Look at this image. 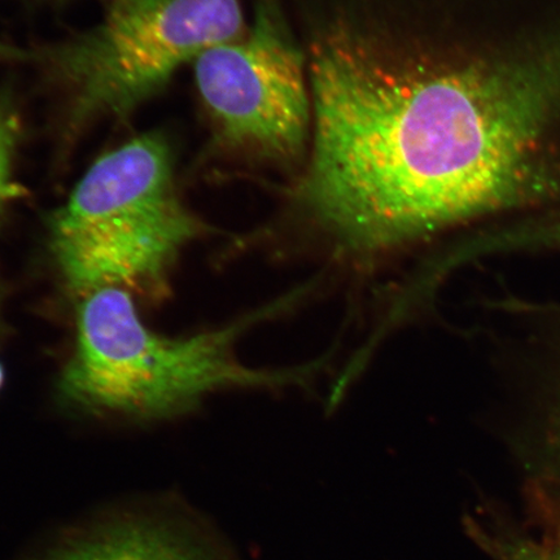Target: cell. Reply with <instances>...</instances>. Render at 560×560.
I'll use <instances>...</instances> for the list:
<instances>
[{"mask_svg":"<svg viewBox=\"0 0 560 560\" xmlns=\"http://www.w3.org/2000/svg\"><path fill=\"white\" fill-rule=\"evenodd\" d=\"M310 170L278 229V260L373 275L459 229L560 205L548 140L560 115V32L524 50L453 56L360 26L307 61Z\"/></svg>","mask_w":560,"mask_h":560,"instance_id":"cell-1","label":"cell"},{"mask_svg":"<svg viewBox=\"0 0 560 560\" xmlns=\"http://www.w3.org/2000/svg\"><path fill=\"white\" fill-rule=\"evenodd\" d=\"M307 283L234 324L184 339L164 338L140 320L129 292L104 287L85 295L77 320V347L61 380L62 395L91 410L166 417L225 389L303 387L325 360L262 369L245 365L236 341L252 326L312 295Z\"/></svg>","mask_w":560,"mask_h":560,"instance_id":"cell-2","label":"cell"},{"mask_svg":"<svg viewBox=\"0 0 560 560\" xmlns=\"http://www.w3.org/2000/svg\"><path fill=\"white\" fill-rule=\"evenodd\" d=\"M207 226L175 188L163 136L143 135L105 153L52 217L51 248L70 289L153 290L178 250Z\"/></svg>","mask_w":560,"mask_h":560,"instance_id":"cell-3","label":"cell"},{"mask_svg":"<svg viewBox=\"0 0 560 560\" xmlns=\"http://www.w3.org/2000/svg\"><path fill=\"white\" fill-rule=\"evenodd\" d=\"M245 33L241 0H112L88 32L4 52L38 66L60 88L69 125L79 128L130 116L187 62Z\"/></svg>","mask_w":560,"mask_h":560,"instance_id":"cell-4","label":"cell"},{"mask_svg":"<svg viewBox=\"0 0 560 560\" xmlns=\"http://www.w3.org/2000/svg\"><path fill=\"white\" fill-rule=\"evenodd\" d=\"M195 79L223 145L276 164L296 163L312 132L305 54L278 0H258L241 39L195 61Z\"/></svg>","mask_w":560,"mask_h":560,"instance_id":"cell-5","label":"cell"},{"mask_svg":"<svg viewBox=\"0 0 560 560\" xmlns=\"http://www.w3.org/2000/svg\"><path fill=\"white\" fill-rule=\"evenodd\" d=\"M487 307L502 322V439L521 467L529 502L560 511V303L508 296Z\"/></svg>","mask_w":560,"mask_h":560,"instance_id":"cell-6","label":"cell"},{"mask_svg":"<svg viewBox=\"0 0 560 560\" xmlns=\"http://www.w3.org/2000/svg\"><path fill=\"white\" fill-rule=\"evenodd\" d=\"M23 560H240L198 510L178 501L105 509L68 525Z\"/></svg>","mask_w":560,"mask_h":560,"instance_id":"cell-7","label":"cell"},{"mask_svg":"<svg viewBox=\"0 0 560 560\" xmlns=\"http://www.w3.org/2000/svg\"><path fill=\"white\" fill-rule=\"evenodd\" d=\"M530 506V520L516 522L485 505L464 520L467 536L493 560H560V511Z\"/></svg>","mask_w":560,"mask_h":560,"instance_id":"cell-8","label":"cell"},{"mask_svg":"<svg viewBox=\"0 0 560 560\" xmlns=\"http://www.w3.org/2000/svg\"><path fill=\"white\" fill-rule=\"evenodd\" d=\"M560 254V205L490 223L455 245L459 265L482 256Z\"/></svg>","mask_w":560,"mask_h":560,"instance_id":"cell-9","label":"cell"},{"mask_svg":"<svg viewBox=\"0 0 560 560\" xmlns=\"http://www.w3.org/2000/svg\"><path fill=\"white\" fill-rule=\"evenodd\" d=\"M20 125L10 104L0 102V210L20 194L13 180V156H15Z\"/></svg>","mask_w":560,"mask_h":560,"instance_id":"cell-10","label":"cell"},{"mask_svg":"<svg viewBox=\"0 0 560 560\" xmlns=\"http://www.w3.org/2000/svg\"><path fill=\"white\" fill-rule=\"evenodd\" d=\"M3 380H4L3 368H2V365H0V387H2Z\"/></svg>","mask_w":560,"mask_h":560,"instance_id":"cell-11","label":"cell"}]
</instances>
